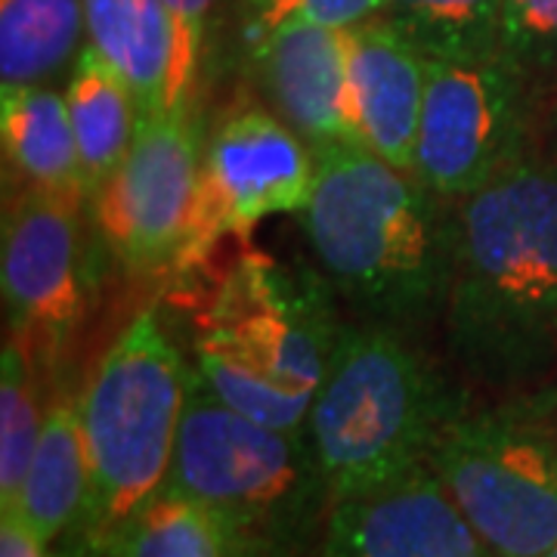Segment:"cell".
Instances as JSON below:
<instances>
[{"instance_id":"cell-1","label":"cell","mask_w":557,"mask_h":557,"mask_svg":"<svg viewBox=\"0 0 557 557\" xmlns=\"http://www.w3.org/2000/svg\"><path fill=\"white\" fill-rule=\"evenodd\" d=\"M443 335L458 372L505 397L557 369L555 159L533 152L458 199Z\"/></svg>"},{"instance_id":"cell-2","label":"cell","mask_w":557,"mask_h":557,"mask_svg":"<svg viewBox=\"0 0 557 557\" xmlns=\"http://www.w3.org/2000/svg\"><path fill=\"white\" fill-rule=\"evenodd\" d=\"M298 218L322 276L369 322L406 332L443 319L458 201L369 146H344L317 159V186Z\"/></svg>"},{"instance_id":"cell-3","label":"cell","mask_w":557,"mask_h":557,"mask_svg":"<svg viewBox=\"0 0 557 557\" xmlns=\"http://www.w3.org/2000/svg\"><path fill=\"white\" fill-rule=\"evenodd\" d=\"M332 285L304 267L245 251L196 313V372L242 416L300 434L338 350Z\"/></svg>"},{"instance_id":"cell-4","label":"cell","mask_w":557,"mask_h":557,"mask_svg":"<svg viewBox=\"0 0 557 557\" xmlns=\"http://www.w3.org/2000/svg\"><path fill=\"white\" fill-rule=\"evenodd\" d=\"M468 403L403 329H344L307 434L332 502L372 493L431 461Z\"/></svg>"},{"instance_id":"cell-5","label":"cell","mask_w":557,"mask_h":557,"mask_svg":"<svg viewBox=\"0 0 557 557\" xmlns=\"http://www.w3.org/2000/svg\"><path fill=\"white\" fill-rule=\"evenodd\" d=\"M189 366L159 310L131 319L100 359L81 403L90 498L75 530L90 552L119 533L168 483L186 406Z\"/></svg>"},{"instance_id":"cell-6","label":"cell","mask_w":557,"mask_h":557,"mask_svg":"<svg viewBox=\"0 0 557 557\" xmlns=\"http://www.w3.org/2000/svg\"><path fill=\"white\" fill-rule=\"evenodd\" d=\"M164 490L223 518L248 545L298 552L332 508L310 434L242 416L189 369L177 449Z\"/></svg>"},{"instance_id":"cell-7","label":"cell","mask_w":557,"mask_h":557,"mask_svg":"<svg viewBox=\"0 0 557 557\" xmlns=\"http://www.w3.org/2000/svg\"><path fill=\"white\" fill-rule=\"evenodd\" d=\"M428 465L496 557H545L557 545V391L465 409Z\"/></svg>"},{"instance_id":"cell-8","label":"cell","mask_w":557,"mask_h":557,"mask_svg":"<svg viewBox=\"0 0 557 557\" xmlns=\"http://www.w3.org/2000/svg\"><path fill=\"white\" fill-rule=\"evenodd\" d=\"M539 100L502 60H428L416 174L443 199H465L533 156Z\"/></svg>"},{"instance_id":"cell-9","label":"cell","mask_w":557,"mask_h":557,"mask_svg":"<svg viewBox=\"0 0 557 557\" xmlns=\"http://www.w3.org/2000/svg\"><path fill=\"white\" fill-rule=\"evenodd\" d=\"M201 131L193 112L139 119L112 180L90 201L106 251L131 276L180 267L196 226Z\"/></svg>"},{"instance_id":"cell-10","label":"cell","mask_w":557,"mask_h":557,"mask_svg":"<svg viewBox=\"0 0 557 557\" xmlns=\"http://www.w3.org/2000/svg\"><path fill=\"white\" fill-rule=\"evenodd\" d=\"M317 186V156L263 102H248L201 146L196 226L180 263L201 260L220 236H242L273 214H300Z\"/></svg>"},{"instance_id":"cell-11","label":"cell","mask_w":557,"mask_h":557,"mask_svg":"<svg viewBox=\"0 0 557 557\" xmlns=\"http://www.w3.org/2000/svg\"><path fill=\"white\" fill-rule=\"evenodd\" d=\"M90 205L44 189H16L3 214V304L10 332L38 359H57L87 313L84 211Z\"/></svg>"},{"instance_id":"cell-12","label":"cell","mask_w":557,"mask_h":557,"mask_svg":"<svg viewBox=\"0 0 557 557\" xmlns=\"http://www.w3.org/2000/svg\"><path fill=\"white\" fill-rule=\"evenodd\" d=\"M313 557H496L431 465L332 502Z\"/></svg>"},{"instance_id":"cell-13","label":"cell","mask_w":557,"mask_h":557,"mask_svg":"<svg viewBox=\"0 0 557 557\" xmlns=\"http://www.w3.org/2000/svg\"><path fill=\"white\" fill-rule=\"evenodd\" d=\"M251 69L263 106L322 159L344 146H366L357 124L347 28L285 20L255 40Z\"/></svg>"},{"instance_id":"cell-14","label":"cell","mask_w":557,"mask_h":557,"mask_svg":"<svg viewBox=\"0 0 557 557\" xmlns=\"http://www.w3.org/2000/svg\"><path fill=\"white\" fill-rule=\"evenodd\" d=\"M347 65L362 143L412 174L428 57L384 16H372L347 28Z\"/></svg>"},{"instance_id":"cell-15","label":"cell","mask_w":557,"mask_h":557,"mask_svg":"<svg viewBox=\"0 0 557 557\" xmlns=\"http://www.w3.org/2000/svg\"><path fill=\"white\" fill-rule=\"evenodd\" d=\"M87 44L131 84L139 119L196 109L199 62L177 35L164 0H84Z\"/></svg>"},{"instance_id":"cell-16","label":"cell","mask_w":557,"mask_h":557,"mask_svg":"<svg viewBox=\"0 0 557 557\" xmlns=\"http://www.w3.org/2000/svg\"><path fill=\"white\" fill-rule=\"evenodd\" d=\"M0 139L7 177L16 189H44L87 201L78 139L65 90L57 84L16 87L0 94Z\"/></svg>"},{"instance_id":"cell-17","label":"cell","mask_w":557,"mask_h":557,"mask_svg":"<svg viewBox=\"0 0 557 557\" xmlns=\"http://www.w3.org/2000/svg\"><path fill=\"white\" fill-rule=\"evenodd\" d=\"M90 498V458L81 428V403L53 399L44 416L38 449L22 486L20 508L13 511L44 542L75 533Z\"/></svg>"},{"instance_id":"cell-18","label":"cell","mask_w":557,"mask_h":557,"mask_svg":"<svg viewBox=\"0 0 557 557\" xmlns=\"http://www.w3.org/2000/svg\"><path fill=\"white\" fill-rule=\"evenodd\" d=\"M65 102L78 139L87 205L127 159L139 127V106L131 84L94 44L81 50L65 81Z\"/></svg>"},{"instance_id":"cell-19","label":"cell","mask_w":557,"mask_h":557,"mask_svg":"<svg viewBox=\"0 0 557 557\" xmlns=\"http://www.w3.org/2000/svg\"><path fill=\"white\" fill-rule=\"evenodd\" d=\"M84 35V0H0V87L53 84L75 69Z\"/></svg>"},{"instance_id":"cell-20","label":"cell","mask_w":557,"mask_h":557,"mask_svg":"<svg viewBox=\"0 0 557 557\" xmlns=\"http://www.w3.org/2000/svg\"><path fill=\"white\" fill-rule=\"evenodd\" d=\"M248 542L214 511L193 498L161 490L115 536L106 557H242Z\"/></svg>"},{"instance_id":"cell-21","label":"cell","mask_w":557,"mask_h":557,"mask_svg":"<svg viewBox=\"0 0 557 557\" xmlns=\"http://www.w3.org/2000/svg\"><path fill=\"white\" fill-rule=\"evenodd\" d=\"M508 0H384L379 16L428 60H493Z\"/></svg>"},{"instance_id":"cell-22","label":"cell","mask_w":557,"mask_h":557,"mask_svg":"<svg viewBox=\"0 0 557 557\" xmlns=\"http://www.w3.org/2000/svg\"><path fill=\"white\" fill-rule=\"evenodd\" d=\"M38 354L32 344L7 332L0 357V508L13 515L20 508L22 486L38 449L44 416L40 412Z\"/></svg>"},{"instance_id":"cell-23","label":"cell","mask_w":557,"mask_h":557,"mask_svg":"<svg viewBox=\"0 0 557 557\" xmlns=\"http://www.w3.org/2000/svg\"><path fill=\"white\" fill-rule=\"evenodd\" d=\"M498 57L533 90L539 106L557 100V0H508Z\"/></svg>"},{"instance_id":"cell-24","label":"cell","mask_w":557,"mask_h":557,"mask_svg":"<svg viewBox=\"0 0 557 557\" xmlns=\"http://www.w3.org/2000/svg\"><path fill=\"white\" fill-rule=\"evenodd\" d=\"M384 10V0H288L285 20L313 22L325 28H354Z\"/></svg>"},{"instance_id":"cell-25","label":"cell","mask_w":557,"mask_h":557,"mask_svg":"<svg viewBox=\"0 0 557 557\" xmlns=\"http://www.w3.org/2000/svg\"><path fill=\"white\" fill-rule=\"evenodd\" d=\"M164 7L177 25V35L186 53L201 65L205 44H208V25H211L218 0H164Z\"/></svg>"},{"instance_id":"cell-26","label":"cell","mask_w":557,"mask_h":557,"mask_svg":"<svg viewBox=\"0 0 557 557\" xmlns=\"http://www.w3.org/2000/svg\"><path fill=\"white\" fill-rule=\"evenodd\" d=\"M0 557H60L50 552L44 539L16 515H3L0 520Z\"/></svg>"},{"instance_id":"cell-27","label":"cell","mask_w":557,"mask_h":557,"mask_svg":"<svg viewBox=\"0 0 557 557\" xmlns=\"http://www.w3.org/2000/svg\"><path fill=\"white\" fill-rule=\"evenodd\" d=\"M285 7L288 0H245V10H248V25H251V35L255 40L263 38L267 32H273L282 16H285Z\"/></svg>"},{"instance_id":"cell-28","label":"cell","mask_w":557,"mask_h":557,"mask_svg":"<svg viewBox=\"0 0 557 557\" xmlns=\"http://www.w3.org/2000/svg\"><path fill=\"white\" fill-rule=\"evenodd\" d=\"M542 137H545V156L557 161V100L548 106V115H545V124H542Z\"/></svg>"},{"instance_id":"cell-29","label":"cell","mask_w":557,"mask_h":557,"mask_svg":"<svg viewBox=\"0 0 557 557\" xmlns=\"http://www.w3.org/2000/svg\"><path fill=\"white\" fill-rule=\"evenodd\" d=\"M242 557H298L288 548H276V545H248Z\"/></svg>"},{"instance_id":"cell-30","label":"cell","mask_w":557,"mask_h":557,"mask_svg":"<svg viewBox=\"0 0 557 557\" xmlns=\"http://www.w3.org/2000/svg\"><path fill=\"white\" fill-rule=\"evenodd\" d=\"M545 557H557V545H555V548H552V552H548V555H545Z\"/></svg>"}]
</instances>
